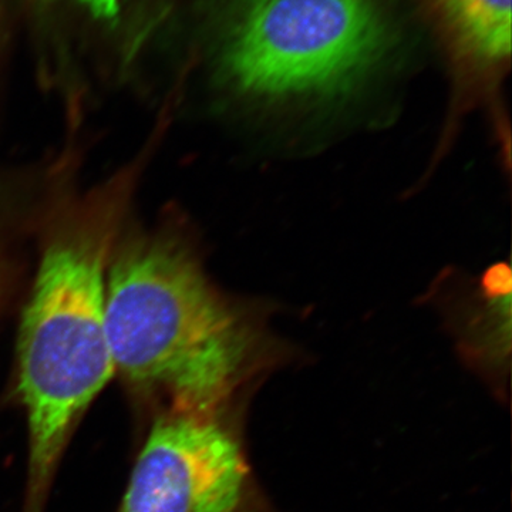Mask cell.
I'll return each mask as SVG.
<instances>
[{"label":"cell","mask_w":512,"mask_h":512,"mask_svg":"<svg viewBox=\"0 0 512 512\" xmlns=\"http://www.w3.org/2000/svg\"><path fill=\"white\" fill-rule=\"evenodd\" d=\"M116 191L55 229L20 323L16 390L29 433L23 512L45 511L73 431L116 376L106 329V274L119 221Z\"/></svg>","instance_id":"1"},{"label":"cell","mask_w":512,"mask_h":512,"mask_svg":"<svg viewBox=\"0 0 512 512\" xmlns=\"http://www.w3.org/2000/svg\"><path fill=\"white\" fill-rule=\"evenodd\" d=\"M69 2L82 9L90 18L100 22H113L120 15L121 0H69Z\"/></svg>","instance_id":"6"},{"label":"cell","mask_w":512,"mask_h":512,"mask_svg":"<svg viewBox=\"0 0 512 512\" xmlns=\"http://www.w3.org/2000/svg\"><path fill=\"white\" fill-rule=\"evenodd\" d=\"M249 470L220 417L165 410L138 454L119 512H241Z\"/></svg>","instance_id":"4"},{"label":"cell","mask_w":512,"mask_h":512,"mask_svg":"<svg viewBox=\"0 0 512 512\" xmlns=\"http://www.w3.org/2000/svg\"><path fill=\"white\" fill-rule=\"evenodd\" d=\"M106 329L116 376L171 412L220 417L251 366V329L164 232L134 235L110 255Z\"/></svg>","instance_id":"2"},{"label":"cell","mask_w":512,"mask_h":512,"mask_svg":"<svg viewBox=\"0 0 512 512\" xmlns=\"http://www.w3.org/2000/svg\"><path fill=\"white\" fill-rule=\"evenodd\" d=\"M220 23L218 69L259 97L346 92L396 40L383 0H231Z\"/></svg>","instance_id":"3"},{"label":"cell","mask_w":512,"mask_h":512,"mask_svg":"<svg viewBox=\"0 0 512 512\" xmlns=\"http://www.w3.org/2000/svg\"><path fill=\"white\" fill-rule=\"evenodd\" d=\"M458 59L494 69L511 53V0H426Z\"/></svg>","instance_id":"5"}]
</instances>
